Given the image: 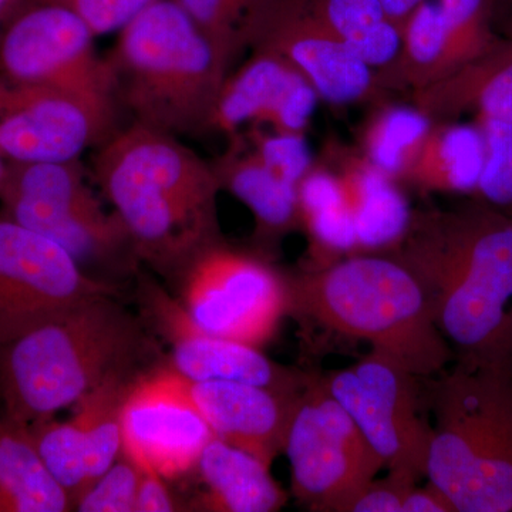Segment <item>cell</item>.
Returning <instances> with one entry per match:
<instances>
[{"instance_id": "obj_2", "label": "cell", "mask_w": 512, "mask_h": 512, "mask_svg": "<svg viewBox=\"0 0 512 512\" xmlns=\"http://www.w3.org/2000/svg\"><path fill=\"white\" fill-rule=\"evenodd\" d=\"M178 138L131 123L114 130L93 158L94 178L138 261L168 278L221 241L217 175Z\"/></svg>"}, {"instance_id": "obj_35", "label": "cell", "mask_w": 512, "mask_h": 512, "mask_svg": "<svg viewBox=\"0 0 512 512\" xmlns=\"http://www.w3.org/2000/svg\"><path fill=\"white\" fill-rule=\"evenodd\" d=\"M313 5L343 42L363 35L387 19L380 0H320Z\"/></svg>"}, {"instance_id": "obj_31", "label": "cell", "mask_w": 512, "mask_h": 512, "mask_svg": "<svg viewBox=\"0 0 512 512\" xmlns=\"http://www.w3.org/2000/svg\"><path fill=\"white\" fill-rule=\"evenodd\" d=\"M140 468L124 454L74 501L73 511L136 512Z\"/></svg>"}, {"instance_id": "obj_36", "label": "cell", "mask_w": 512, "mask_h": 512, "mask_svg": "<svg viewBox=\"0 0 512 512\" xmlns=\"http://www.w3.org/2000/svg\"><path fill=\"white\" fill-rule=\"evenodd\" d=\"M64 6L89 25L94 35L119 32L154 0H50Z\"/></svg>"}, {"instance_id": "obj_20", "label": "cell", "mask_w": 512, "mask_h": 512, "mask_svg": "<svg viewBox=\"0 0 512 512\" xmlns=\"http://www.w3.org/2000/svg\"><path fill=\"white\" fill-rule=\"evenodd\" d=\"M214 163L221 190H227L254 215L256 237L274 242L299 225L298 185L266 167L247 138L234 134Z\"/></svg>"}, {"instance_id": "obj_34", "label": "cell", "mask_w": 512, "mask_h": 512, "mask_svg": "<svg viewBox=\"0 0 512 512\" xmlns=\"http://www.w3.org/2000/svg\"><path fill=\"white\" fill-rule=\"evenodd\" d=\"M319 99L312 83L302 73L296 72L259 126L265 124L279 133L305 134Z\"/></svg>"}, {"instance_id": "obj_10", "label": "cell", "mask_w": 512, "mask_h": 512, "mask_svg": "<svg viewBox=\"0 0 512 512\" xmlns=\"http://www.w3.org/2000/svg\"><path fill=\"white\" fill-rule=\"evenodd\" d=\"M96 35L72 10L43 0L13 18L0 40V70L9 82L70 94L116 119V84Z\"/></svg>"}, {"instance_id": "obj_33", "label": "cell", "mask_w": 512, "mask_h": 512, "mask_svg": "<svg viewBox=\"0 0 512 512\" xmlns=\"http://www.w3.org/2000/svg\"><path fill=\"white\" fill-rule=\"evenodd\" d=\"M247 140L259 160L288 183L299 185L315 165L305 134L262 133L255 128Z\"/></svg>"}, {"instance_id": "obj_3", "label": "cell", "mask_w": 512, "mask_h": 512, "mask_svg": "<svg viewBox=\"0 0 512 512\" xmlns=\"http://www.w3.org/2000/svg\"><path fill=\"white\" fill-rule=\"evenodd\" d=\"M151 336L116 293L79 303L0 345V412L30 426L110 377L146 372L157 352Z\"/></svg>"}, {"instance_id": "obj_21", "label": "cell", "mask_w": 512, "mask_h": 512, "mask_svg": "<svg viewBox=\"0 0 512 512\" xmlns=\"http://www.w3.org/2000/svg\"><path fill=\"white\" fill-rule=\"evenodd\" d=\"M195 474L204 484L195 510L210 512H275L288 501L259 458L214 437L202 451Z\"/></svg>"}, {"instance_id": "obj_19", "label": "cell", "mask_w": 512, "mask_h": 512, "mask_svg": "<svg viewBox=\"0 0 512 512\" xmlns=\"http://www.w3.org/2000/svg\"><path fill=\"white\" fill-rule=\"evenodd\" d=\"M336 170L355 227L357 254L396 248L413 210L397 181L377 170L363 154L335 150Z\"/></svg>"}, {"instance_id": "obj_4", "label": "cell", "mask_w": 512, "mask_h": 512, "mask_svg": "<svg viewBox=\"0 0 512 512\" xmlns=\"http://www.w3.org/2000/svg\"><path fill=\"white\" fill-rule=\"evenodd\" d=\"M289 315L366 342L413 375H439L454 352L416 276L396 256L362 252L286 278Z\"/></svg>"}, {"instance_id": "obj_6", "label": "cell", "mask_w": 512, "mask_h": 512, "mask_svg": "<svg viewBox=\"0 0 512 512\" xmlns=\"http://www.w3.org/2000/svg\"><path fill=\"white\" fill-rule=\"evenodd\" d=\"M117 33L107 59L133 123L175 137L208 131L231 57L175 0H154Z\"/></svg>"}, {"instance_id": "obj_43", "label": "cell", "mask_w": 512, "mask_h": 512, "mask_svg": "<svg viewBox=\"0 0 512 512\" xmlns=\"http://www.w3.org/2000/svg\"><path fill=\"white\" fill-rule=\"evenodd\" d=\"M3 173H5V165L0 163V183H2Z\"/></svg>"}, {"instance_id": "obj_8", "label": "cell", "mask_w": 512, "mask_h": 512, "mask_svg": "<svg viewBox=\"0 0 512 512\" xmlns=\"http://www.w3.org/2000/svg\"><path fill=\"white\" fill-rule=\"evenodd\" d=\"M284 453L291 466L293 497L315 512H348L357 494L384 468L318 375L311 376L299 396Z\"/></svg>"}, {"instance_id": "obj_7", "label": "cell", "mask_w": 512, "mask_h": 512, "mask_svg": "<svg viewBox=\"0 0 512 512\" xmlns=\"http://www.w3.org/2000/svg\"><path fill=\"white\" fill-rule=\"evenodd\" d=\"M0 200V215L62 245L97 278L136 274L140 261L130 237L117 215L104 210L79 160L10 163Z\"/></svg>"}, {"instance_id": "obj_15", "label": "cell", "mask_w": 512, "mask_h": 512, "mask_svg": "<svg viewBox=\"0 0 512 512\" xmlns=\"http://www.w3.org/2000/svg\"><path fill=\"white\" fill-rule=\"evenodd\" d=\"M140 302L147 325L171 348V369L188 382H244L299 392L312 373L279 365L261 348L198 328L174 295L141 278Z\"/></svg>"}, {"instance_id": "obj_32", "label": "cell", "mask_w": 512, "mask_h": 512, "mask_svg": "<svg viewBox=\"0 0 512 512\" xmlns=\"http://www.w3.org/2000/svg\"><path fill=\"white\" fill-rule=\"evenodd\" d=\"M198 28L229 57L237 53L254 0H175Z\"/></svg>"}, {"instance_id": "obj_9", "label": "cell", "mask_w": 512, "mask_h": 512, "mask_svg": "<svg viewBox=\"0 0 512 512\" xmlns=\"http://www.w3.org/2000/svg\"><path fill=\"white\" fill-rule=\"evenodd\" d=\"M175 298L212 335L262 348L289 315L288 281L261 256L217 242L174 276Z\"/></svg>"}, {"instance_id": "obj_30", "label": "cell", "mask_w": 512, "mask_h": 512, "mask_svg": "<svg viewBox=\"0 0 512 512\" xmlns=\"http://www.w3.org/2000/svg\"><path fill=\"white\" fill-rule=\"evenodd\" d=\"M485 140L483 173L471 198L512 217V124L476 119Z\"/></svg>"}, {"instance_id": "obj_11", "label": "cell", "mask_w": 512, "mask_h": 512, "mask_svg": "<svg viewBox=\"0 0 512 512\" xmlns=\"http://www.w3.org/2000/svg\"><path fill=\"white\" fill-rule=\"evenodd\" d=\"M424 379L372 350L353 365L323 376L384 468L417 481L427 477L433 439Z\"/></svg>"}, {"instance_id": "obj_26", "label": "cell", "mask_w": 512, "mask_h": 512, "mask_svg": "<svg viewBox=\"0 0 512 512\" xmlns=\"http://www.w3.org/2000/svg\"><path fill=\"white\" fill-rule=\"evenodd\" d=\"M141 373L110 377L73 407L72 420L86 451L87 487L121 456V407Z\"/></svg>"}, {"instance_id": "obj_12", "label": "cell", "mask_w": 512, "mask_h": 512, "mask_svg": "<svg viewBox=\"0 0 512 512\" xmlns=\"http://www.w3.org/2000/svg\"><path fill=\"white\" fill-rule=\"evenodd\" d=\"M119 291L62 245L0 215V345L87 299Z\"/></svg>"}, {"instance_id": "obj_17", "label": "cell", "mask_w": 512, "mask_h": 512, "mask_svg": "<svg viewBox=\"0 0 512 512\" xmlns=\"http://www.w3.org/2000/svg\"><path fill=\"white\" fill-rule=\"evenodd\" d=\"M190 384L195 406L217 439L241 448L272 467L284 453L299 392L244 382Z\"/></svg>"}, {"instance_id": "obj_5", "label": "cell", "mask_w": 512, "mask_h": 512, "mask_svg": "<svg viewBox=\"0 0 512 512\" xmlns=\"http://www.w3.org/2000/svg\"><path fill=\"white\" fill-rule=\"evenodd\" d=\"M424 382L433 423L427 480L457 512H512V359L453 360Z\"/></svg>"}, {"instance_id": "obj_23", "label": "cell", "mask_w": 512, "mask_h": 512, "mask_svg": "<svg viewBox=\"0 0 512 512\" xmlns=\"http://www.w3.org/2000/svg\"><path fill=\"white\" fill-rule=\"evenodd\" d=\"M66 511L72 500L40 457L29 424L0 412V512Z\"/></svg>"}, {"instance_id": "obj_39", "label": "cell", "mask_w": 512, "mask_h": 512, "mask_svg": "<svg viewBox=\"0 0 512 512\" xmlns=\"http://www.w3.org/2000/svg\"><path fill=\"white\" fill-rule=\"evenodd\" d=\"M141 471V470H140ZM167 480L150 471H141L136 495V512H173L180 508L168 488Z\"/></svg>"}, {"instance_id": "obj_29", "label": "cell", "mask_w": 512, "mask_h": 512, "mask_svg": "<svg viewBox=\"0 0 512 512\" xmlns=\"http://www.w3.org/2000/svg\"><path fill=\"white\" fill-rule=\"evenodd\" d=\"M450 39L451 73L500 39L493 26L494 0H437ZM450 73V74H451Z\"/></svg>"}, {"instance_id": "obj_1", "label": "cell", "mask_w": 512, "mask_h": 512, "mask_svg": "<svg viewBox=\"0 0 512 512\" xmlns=\"http://www.w3.org/2000/svg\"><path fill=\"white\" fill-rule=\"evenodd\" d=\"M392 252L419 281L454 360L512 359V217L471 197L414 210Z\"/></svg>"}, {"instance_id": "obj_27", "label": "cell", "mask_w": 512, "mask_h": 512, "mask_svg": "<svg viewBox=\"0 0 512 512\" xmlns=\"http://www.w3.org/2000/svg\"><path fill=\"white\" fill-rule=\"evenodd\" d=\"M433 124L434 120L417 106L387 104L366 124L362 137L363 157L399 183L419 154Z\"/></svg>"}, {"instance_id": "obj_18", "label": "cell", "mask_w": 512, "mask_h": 512, "mask_svg": "<svg viewBox=\"0 0 512 512\" xmlns=\"http://www.w3.org/2000/svg\"><path fill=\"white\" fill-rule=\"evenodd\" d=\"M414 106L434 121L476 114L512 124V39L500 37L476 59L414 92Z\"/></svg>"}, {"instance_id": "obj_37", "label": "cell", "mask_w": 512, "mask_h": 512, "mask_svg": "<svg viewBox=\"0 0 512 512\" xmlns=\"http://www.w3.org/2000/svg\"><path fill=\"white\" fill-rule=\"evenodd\" d=\"M373 72L390 66L400 55L403 45V28L390 19H384L375 28L345 42Z\"/></svg>"}, {"instance_id": "obj_13", "label": "cell", "mask_w": 512, "mask_h": 512, "mask_svg": "<svg viewBox=\"0 0 512 512\" xmlns=\"http://www.w3.org/2000/svg\"><path fill=\"white\" fill-rule=\"evenodd\" d=\"M254 52L284 59L315 87L320 99L348 106L382 92L366 66L303 0H254L242 29Z\"/></svg>"}, {"instance_id": "obj_16", "label": "cell", "mask_w": 512, "mask_h": 512, "mask_svg": "<svg viewBox=\"0 0 512 512\" xmlns=\"http://www.w3.org/2000/svg\"><path fill=\"white\" fill-rule=\"evenodd\" d=\"M114 130V119L70 94L9 80L0 94V156L10 163L76 161Z\"/></svg>"}, {"instance_id": "obj_25", "label": "cell", "mask_w": 512, "mask_h": 512, "mask_svg": "<svg viewBox=\"0 0 512 512\" xmlns=\"http://www.w3.org/2000/svg\"><path fill=\"white\" fill-rule=\"evenodd\" d=\"M296 72L298 70L281 57L265 52L252 53L251 59L237 73L228 74L208 130L234 136L247 124L258 127Z\"/></svg>"}, {"instance_id": "obj_22", "label": "cell", "mask_w": 512, "mask_h": 512, "mask_svg": "<svg viewBox=\"0 0 512 512\" xmlns=\"http://www.w3.org/2000/svg\"><path fill=\"white\" fill-rule=\"evenodd\" d=\"M484 158V134L476 120L434 121L402 181L420 191L471 197L483 173Z\"/></svg>"}, {"instance_id": "obj_38", "label": "cell", "mask_w": 512, "mask_h": 512, "mask_svg": "<svg viewBox=\"0 0 512 512\" xmlns=\"http://www.w3.org/2000/svg\"><path fill=\"white\" fill-rule=\"evenodd\" d=\"M417 483L406 474L387 471L386 477L375 478L357 494L348 512H402L404 498Z\"/></svg>"}, {"instance_id": "obj_28", "label": "cell", "mask_w": 512, "mask_h": 512, "mask_svg": "<svg viewBox=\"0 0 512 512\" xmlns=\"http://www.w3.org/2000/svg\"><path fill=\"white\" fill-rule=\"evenodd\" d=\"M30 430L40 457L69 494L74 507V501L89 484L86 451L76 424L72 419L60 421L50 417L30 424Z\"/></svg>"}, {"instance_id": "obj_40", "label": "cell", "mask_w": 512, "mask_h": 512, "mask_svg": "<svg viewBox=\"0 0 512 512\" xmlns=\"http://www.w3.org/2000/svg\"><path fill=\"white\" fill-rule=\"evenodd\" d=\"M402 512H457L447 494L436 484L414 485L403 501Z\"/></svg>"}, {"instance_id": "obj_14", "label": "cell", "mask_w": 512, "mask_h": 512, "mask_svg": "<svg viewBox=\"0 0 512 512\" xmlns=\"http://www.w3.org/2000/svg\"><path fill=\"white\" fill-rule=\"evenodd\" d=\"M214 437L188 380L170 366L150 367L131 384L121 407V454L141 471L167 481L195 473Z\"/></svg>"}, {"instance_id": "obj_41", "label": "cell", "mask_w": 512, "mask_h": 512, "mask_svg": "<svg viewBox=\"0 0 512 512\" xmlns=\"http://www.w3.org/2000/svg\"><path fill=\"white\" fill-rule=\"evenodd\" d=\"M493 26L498 36L512 39V0H494Z\"/></svg>"}, {"instance_id": "obj_24", "label": "cell", "mask_w": 512, "mask_h": 512, "mask_svg": "<svg viewBox=\"0 0 512 512\" xmlns=\"http://www.w3.org/2000/svg\"><path fill=\"white\" fill-rule=\"evenodd\" d=\"M299 225L311 241L312 266L357 254L352 215L338 174L313 165L298 185Z\"/></svg>"}, {"instance_id": "obj_42", "label": "cell", "mask_w": 512, "mask_h": 512, "mask_svg": "<svg viewBox=\"0 0 512 512\" xmlns=\"http://www.w3.org/2000/svg\"><path fill=\"white\" fill-rule=\"evenodd\" d=\"M19 0H0V19L13 12L18 6Z\"/></svg>"}]
</instances>
